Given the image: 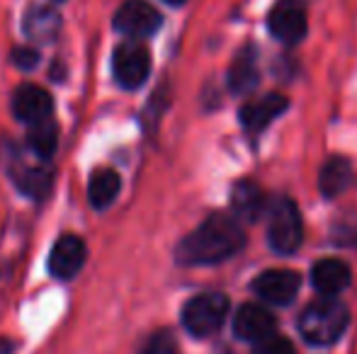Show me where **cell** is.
Returning a JSON list of instances; mask_svg holds the SVG:
<instances>
[{"label":"cell","instance_id":"8992f818","mask_svg":"<svg viewBox=\"0 0 357 354\" xmlns=\"http://www.w3.org/2000/svg\"><path fill=\"white\" fill-rule=\"evenodd\" d=\"M268 29L278 42L294 47L306 37L309 19H306L304 0H278L268 13Z\"/></svg>","mask_w":357,"mask_h":354},{"label":"cell","instance_id":"ba28073f","mask_svg":"<svg viewBox=\"0 0 357 354\" xmlns=\"http://www.w3.org/2000/svg\"><path fill=\"white\" fill-rule=\"evenodd\" d=\"M299 287L301 277L294 269H265L250 284V289L273 306H289L299 293Z\"/></svg>","mask_w":357,"mask_h":354},{"label":"cell","instance_id":"2e32d148","mask_svg":"<svg viewBox=\"0 0 357 354\" xmlns=\"http://www.w3.org/2000/svg\"><path fill=\"white\" fill-rule=\"evenodd\" d=\"M231 209L238 216V221H255L268 211V204H265V194L250 179H241L231 189Z\"/></svg>","mask_w":357,"mask_h":354},{"label":"cell","instance_id":"d6986e66","mask_svg":"<svg viewBox=\"0 0 357 354\" xmlns=\"http://www.w3.org/2000/svg\"><path fill=\"white\" fill-rule=\"evenodd\" d=\"M27 146H29V151H32L37 158H42V161L54 158V153H56V148H59L56 122L49 117V119H44V122L32 124L27 131Z\"/></svg>","mask_w":357,"mask_h":354},{"label":"cell","instance_id":"9a60e30c","mask_svg":"<svg viewBox=\"0 0 357 354\" xmlns=\"http://www.w3.org/2000/svg\"><path fill=\"white\" fill-rule=\"evenodd\" d=\"M22 29L29 42L49 44L61 32V15L52 5H32L22 17Z\"/></svg>","mask_w":357,"mask_h":354},{"label":"cell","instance_id":"7402d4cb","mask_svg":"<svg viewBox=\"0 0 357 354\" xmlns=\"http://www.w3.org/2000/svg\"><path fill=\"white\" fill-rule=\"evenodd\" d=\"M253 354H294V345L282 335H270L255 345Z\"/></svg>","mask_w":357,"mask_h":354},{"label":"cell","instance_id":"3957f363","mask_svg":"<svg viewBox=\"0 0 357 354\" xmlns=\"http://www.w3.org/2000/svg\"><path fill=\"white\" fill-rule=\"evenodd\" d=\"M268 243L275 255H294L304 241L301 214L291 199L278 197L268 204Z\"/></svg>","mask_w":357,"mask_h":354},{"label":"cell","instance_id":"e0dca14e","mask_svg":"<svg viewBox=\"0 0 357 354\" xmlns=\"http://www.w3.org/2000/svg\"><path fill=\"white\" fill-rule=\"evenodd\" d=\"M353 182V163L343 156H333L321 166L319 172V189L326 199H333L343 194Z\"/></svg>","mask_w":357,"mask_h":354},{"label":"cell","instance_id":"52a82bcc","mask_svg":"<svg viewBox=\"0 0 357 354\" xmlns=\"http://www.w3.org/2000/svg\"><path fill=\"white\" fill-rule=\"evenodd\" d=\"M114 29L129 39H146L155 34L163 24L160 13L146 0H124L114 13Z\"/></svg>","mask_w":357,"mask_h":354},{"label":"cell","instance_id":"7c38bea8","mask_svg":"<svg viewBox=\"0 0 357 354\" xmlns=\"http://www.w3.org/2000/svg\"><path fill=\"white\" fill-rule=\"evenodd\" d=\"M54 112V99L52 95L39 86H20L13 92V114L24 124H37L49 119Z\"/></svg>","mask_w":357,"mask_h":354},{"label":"cell","instance_id":"5bb4252c","mask_svg":"<svg viewBox=\"0 0 357 354\" xmlns=\"http://www.w3.org/2000/svg\"><path fill=\"white\" fill-rule=\"evenodd\" d=\"M350 282H353V272H350L348 262L343 260L326 257V260H319L311 267V284L324 296L335 298L338 293H343L350 287Z\"/></svg>","mask_w":357,"mask_h":354},{"label":"cell","instance_id":"277c9868","mask_svg":"<svg viewBox=\"0 0 357 354\" xmlns=\"http://www.w3.org/2000/svg\"><path fill=\"white\" fill-rule=\"evenodd\" d=\"M229 296L219 291H204L192 296L183 306V325L190 335L209 337L219 332L229 316Z\"/></svg>","mask_w":357,"mask_h":354},{"label":"cell","instance_id":"603a6c76","mask_svg":"<svg viewBox=\"0 0 357 354\" xmlns=\"http://www.w3.org/2000/svg\"><path fill=\"white\" fill-rule=\"evenodd\" d=\"M10 61H13V66L22 68V71H32L39 63V54L32 47H15L10 51Z\"/></svg>","mask_w":357,"mask_h":354},{"label":"cell","instance_id":"9c48e42d","mask_svg":"<svg viewBox=\"0 0 357 354\" xmlns=\"http://www.w3.org/2000/svg\"><path fill=\"white\" fill-rule=\"evenodd\" d=\"M287 107H289V99L278 92H268L260 99H250L238 112L241 127L245 129V134H253V136L255 134H263L280 114L287 112Z\"/></svg>","mask_w":357,"mask_h":354},{"label":"cell","instance_id":"30bf717a","mask_svg":"<svg viewBox=\"0 0 357 354\" xmlns=\"http://www.w3.org/2000/svg\"><path fill=\"white\" fill-rule=\"evenodd\" d=\"M234 335L243 342H263L265 337L275 335V316L258 303H243L234 313Z\"/></svg>","mask_w":357,"mask_h":354},{"label":"cell","instance_id":"cb8c5ba5","mask_svg":"<svg viewBox=\"0 0 357 354\" xmlns=\"http://www.w3.org/2000/svg\"><path fill=\"white\" fill-rule=\"evenodd\" d=\"M163 3H168V5H183L185 0H163Z\"/></svg>","mask_w":357,"mask_h":354},{"label":"cell","instance_id":"44dd1931","mask_svg":"<svg viewBox=\"0 0 357 354\" xmlns=\"http://www.w3.org/2000/svg\"><path fill=\"white\" fill-rule=\"evenodd\" d=\"M144 354H178V342L168 330H160L146 342Z\"/></svg>","mask_w":357,"mask_h":354},{"label":"cell","instance_id":"8fae6325","mask_svg":"<svg viewBox=\"0 0 357 354\" xmlns=\"http://www.w3.org/2000/svg\"><path fill=\"white\" fill-rule=\"evenodd\" d=\"M85 257H88L85 243L78 236L66 233L54 243L52 255H49V272L56 279H73L85 265Z\"/></svg>","mask_w":357,"mask_h":354},{"label":"cell","instance_id":"ffe728a7","mask_svg":"<svg viewBox=\"0 0 357 354\" xmlns=\"http://www.w3.org/2000/svg\"><path fill=\"white\" fill-rule=\"evenodd\" d=\"M17 189L29 199H44L52 192V172L47 168H27L13 177Z\"/></svg>","mask_w":357,"mask_h":354},{"label":"cell","instance_id":"6da1fadb","mask_svg":"<svg viewBox=\"0 0 357 354\" xmlns=\"http://www.w3.org/2000/svg\"><path fill=\"white\" fill-rule=\"evenodd\" d=\"M245 246L241 221L229 214H212L175 248V260L185 267H207L231 260Z\"/></svg>","mask_w":357,"mask_h":354},{"label":"cell","instance_id":"5b68a950","mask_svg":"<svg viewBox=\"0 0 357 354\" xmlns=\"http://www.w3.org/2000/svg\"><path fill=\"white\" fill-rule=\"evenodd\" d=\"M112 73L114 81L124 90H137L149 81L151 73V54L142 42H122L112 54Z\"/></svg>","mask_w":357,"mask_h":354},{"label":"cell","instance_id":"ac0fdd59","mask_svg":"<svg viewBox=\"0 0 357 354\" xmlns=\"http://www.w3.org/2000/svg\"><path fill=\"white\" fill-rule=\"evenodd\" d=\"M119 189H122V179H119V175L112 170V168H100V170H95L88 182L90 207L98 209V211L107 209L109 204L117 199Z\"/></svg>","mask_w":357,"mask_h":354},{"label":"cell","instance_id":"7a4b0ae2","mask_svg":"<svg viewBox=\"0 0 357 354\" xmlns=\"http://www.w3.org/2000/svg\"><path fill=\"white\" fill-rule=\"evenodd\" d=\"M350 313L348 306L340 303L338 298L324 296L321 301H314L301 311L296 328H299L301 337L314 347H328L343 337L348 330Z\"/></svg>","mask_w":357,"mask_h":354},{"label":"cell","instance_id":"4fadbf2b","mask_svg":"<svg viewBox=\"0 0 357 354\" xmlns=\"http://www.w3.org/2000/svg\"><path fill=\"white\" fill-rule=\"evenodd\" d=\"M226 86L234 95H250L260 86V66H258V49L253 44H245L234 56L226 73Z\"/></svg>","mask_w":357,"mask_h":354}]
</instances>
